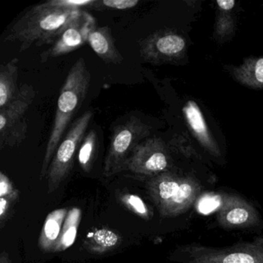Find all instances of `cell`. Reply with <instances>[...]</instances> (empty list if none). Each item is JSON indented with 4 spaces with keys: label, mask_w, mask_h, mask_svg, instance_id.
Returning <instances> with one entry per match:
<instances>
[{
    "label": "cell",
    "mask_w": 263,
    "mask_h": 263,
    "mask_svg": "<svg viewBox=\"0 0 263 263\" xmlns=\"http://www.w3.org/2000/svg\"><path fill=\"white\" fill-rule=\"evenodd\" d=\"M81 11L58 7L51 1L38 4L17 20L5 41L19 43L21 52L28 50L33 45H53Z\"/></svg>",
    "instance_id": "cell-1"
},
{
    "label": "cell",
    "mask_w": 263,
    "mask_h": 263,
    "mask_svg": "<svg viewBox=\"0 0 263 263\" xmlns=\"http://www.w3.org/2000/svg\"><path fill=\"white\" fill-rule=\"evenodd\" d=\"M90 73L84 58L74 63L61 87L56 114L43 160L40 179L47 176L49 167L70 121L82 105L90 87Z\"/></svg>",
    "instance_id": "cell-2"
},
{
    "label": "cell",
    "mask_w": 263,
    "mask_h": 263,
    "mask_svg": "<svg viewBox=\"0 0 263 263\" xmlns=\"http://www.w3.org/2000/svg\"><path fill=\"white\" fill-rule=\"evenodd\" d=\"M93 117L92 110L83 114L72 124L70 130L60 143L47 172V193L52 194L58 190L70 174L77 150L85 137Z\"/></svg>",
    "instance_id": "cell-3"
},
{
    "label": "cell",
    "mask_w": 263,
    "mask_h": 263,
    "mask_svg": "<svg viewBox=\"0 0 263 263\" xmlns=\"http://www.w3.org/2000/svg\"><path fill=\"white\" fill-rule=\"evenodd\" d=\"M149 134L148 126L135 117L117 127L110 137L104 159V175L112 176L124 171V164L135 147L145 140Z\"/></svg>",
    "instance_id": "cell-4"
},
{
    "label": "cell",
    "mask_w": 263,
    "mask_h": 263,
    "mask_svg": "<svg viewBox=\"0 0 263 263\" xmlns=\"http://www.w3.org/2000/svg\"><path fill=\"white\" fill-rule=\"evenodd\" d=\"M36 92L30 84H23L16 96L4 108L0 109V147H14L27 137L26 114L36 98Z\"/></svg>",
    "instance_id": "cell-5"
},
{
    "label": "cell",
    "mask_w": 263,
    "mask_h": 263,
    "mask_svg": "<svg viewBox=\"0 0 263 263\" xmlns=\"http://www.w3.org/2000/svg\"><path fill=\"white\" fill-rule=\"evenodd\" d=\"M168 159L160 140L148 138L141 141L124 164L127 171L141 178H153L167 169Z\"/></svg>",
    "instance_id": "cell-6"
},
{
    "label": "cell",
    "mask_w": 263,
    "mask_h": 263,
    "mask_svg": "<svg viewBox=\"0 0 263 263\" xmlns=\"http://www.w3.org/2000/svg\"><path fill=\"white\" fill-rule=\"evenodd\" d=\"M96 28L95 18L85 11L73 20L64 29L56 42L40 55L42 63L64 56L78 50L88 41L89 35Z\"/></svg>",
    "instance_id": "cell-7"
},
{
    "label": "cell",
    "mask_w": 263,
    "mask_h": 263,
    "mask_svg": "<svg viewBox=\"0 0 263 263\" xmlns=\"http://www.w3.org/2000/svg\"><path fill=\"white\" fill-rule=\"evenodd\" d=\"M185 47L184 39L175 34L152 35L140 43V53L144 61L157 63L181 53Z\"/></svg>",
    "instance_id": "cell-8"
},
{
    "label": "cell",
    "mask_w": 263,
    "mask_h": 263,
    "mask_svg": "<svg viewBox=\"0 0 263 263\" xmlns=\"http://www.w3.org/2000/svg\"><path fill=\"white\" fill-rule=\"evenodd\" d=\"M89 45L97 55L107 64H120L124 61L107 27L95 28L89 35Z\"/></svg>",
    "instance_id": "cell-9"
},
{
    "label": "cell",
    "mask_w": 263,
    "mask_h": 263,
    "mask_svg": "<svg viewBox=\"0 0 263 263\" xmlns=\"http://www.w3.org/2000/svg\"><path fill=\"white\" fill-rule=\"evenodd\" d=\"M68 211L60 209L48 214L43 226L38 245L44 252H54L62 232L63 224Z\"/></svg>",
    "instance_id": "cell-10"
},
{
    "label": "cell",
    "mask_w": 263,
    "mask_h": 263,
    "mask_svg": "<svg viewBox=\"0 0 263 263\" xmlns=\"http://www.w3.org/2000/svg\"><path fill=\"white\" fill-rule=\"evenodd\" d=\"M180 184L181 182L178 179L167 174H161L147 181L149 195L158 210L173 198L179 189Z\"/></svg>",
    "instance_id": "cell-11"
},
{
    "label": "cell",
    "mask_w": 263,
    "mask_h": 263,
    "mask_svg": "<svg viewBox=\"0 0 263 263\" xmlns=\"http://www.w3.org/2000/svg\"><path fill=\"white\" fill-rule=\"evenodd\" d=\"M17 58L0 67V109L8 105L16 96L17 88Z\"/></svg>",
    "instance_id": "cell-12"
},
{
    "label": "cell",
    "mask_w": 263,
    "mask_h": 263,
    "mask_svg": "<svg viewBox=\"0 0 263 263\" xmlns=\"http://www.w3.org/2000/svg\"><path fill=\"white\" fill-rule=\"evenodd\" d=\"M121 242V237L118 232L104 228L89 234L84 246L93 253L103 254L116 249Z\"/></svg>",
    "instance_id": "cell-13"
},
{
    "label": "cell",
    "mask_w": 263,
    "mask_h": 263,
    "mask_svg": "<svg viewBox=\"0 0 263 263\" xmlns=\"http://www.w3.org/2000/svg\"><path fill=\"white\" fill-rule=\"evenodd\" d=\"M195 194V187L190 182L181 181L177 193L159 209L160 215L163 217H171L181 213L190 205Z\"/></svg>",
    "instance_id": "cell-14"
},
{
    "label": "cell",
    "mask_w": 263,
    "mask_h": 263,
    "mask_svg": "<svg viewBox=\"0 0 263 263\" xmlns=\"http://www.w3.org/2000/svg\"><path fill=\"white\" fill-rule=\"evenodd\" d=\"M81 220V211L78 208H73L69 211L63 224L62 232L59 242L54 252H61L70 248L74 243L78 228Z\"/></svg>",
    "instance_id": "cell-15"
},
{
    "label": "cell",
    "mask_w": 263,
    "mask_h": 263,
    "mask_svg": "<svg viewBox=\"0 0 263 263\" xmlns=\"http://www.w3.org/2000/svg\"><path fill=\"white\" fill-rule=\"evenodd\" d=\"M98 135L95 130H90L84 137L78 154V161L83 170L89 172L93 164L97 150Z\"/></svg>",
    "instance_id": "cell-16"
},
{
    "label": "cell",
    "mask_w": 263,
    "mask_h": 263,
    "mask_svg": "<svg viewBox=\"0 0 263 263\" xmlns=\"http://www.w3.org/2000/svg\"><path fill=\"white\" fill-rule=\"evenodd\" d=\"M184 113L192 130L202 141H207V127L198 105L193 101H189L184 107Z\"/></svg>",
    "instance_id": "cell-17"
},
{
    "label": "cell",
    "mask_w": 263,
    "mask_h": 263,
    "mask_svg": "<svg viewBox=\"0 0 263 263\" xmlns=\"http://www.w3.org/2000/svg\"><path fill=\"white\" fill-rule=\"evenodd\" d=\"M221 218L227 226H242L250 221V211L245 206H232L221 213Z\"/></svg>",
    "instance_id": "cell-18"
},
{
    "label": "cell",
    "mask_w": 263,
    "mask_h": 263,
    "mask_svg": "<svg viewBox=\"0 0 263 263\" xmlns=\"http://www.w3.org/2000/svg\"><path fill=\"white\" fill-rule=\"evenodd\" d=\"M121 201L132 212H135L144 220H149L152 217V212H150L143 199L138 195L126 194L121 197Z\"/></svg>",
    "instance_id": "cell-19"
},
{
    "label": "cell",
    "mask_w": 263,
    "mask_h": 263,
    "mask_svg": "<svg viewBox=\"0 0 263 263\" xmlns=\"http://www.w3.org/2000/svg\"><path fill=\"white\" fill-rule=\"evenodd\" d=\"M19 197V191L16 190L8 176L4 172H0V198H7L13 202Z\"/></svg>",
    "instance_id": "cell-20"
},
{
    "label": "cell",
    "mask_w": 263,
    "mask_h": 263,
    "mask_svg": "<svg viewBox=\"0 0 263 263\" xmlns=\"http://www.w3.org/2000/svg\"><path fill=\"white\" fill-rule=\"evenodd\" d=\"M99 3L106 8L121 10L134 8L140 2L139 0H103Z\"/></svg>",
    "instance_id": "cell-21"
},
{
    "label": "cell",
    "mask_w": 263,
    "mask_h": 263,
    "mask_svg": "<svg viewBox=\"0 0 263 263\" xmlns=\"http://www.w3.org/2000/svg\"><path fill=\"white\" fill-rule=\"evenodd\" d=\"M11 202L12 201L7 198H0V224L2 229L7 222Z\"/></svg>",
    "instance_id": "cell-22"
},
{
    "label": "cell",
    "mask_w": 263,
    "mask_h": 263,
    "mask_svg": "<svg viewBox=\"0 0 263 263\" xmlns=\"http://www.w3.org/2000/svg\"><path fill=\"white\" fill-rule=\"evenodd\" d=\"M255 75L258 82L263 83V58H260L257 61L255 67Z\"/></svg>",
    "instance_id": "cell-23"
},
{
    "label": "cell",
    "mask_w": 263,
    "mask_h": 263,
    "mask_svg": "<svg viewBox=\"0 0 263 263\" xmlns=\"http://www.w3.org/2000/svg\"><path fill=\"white\" fill-rule=\"evenodd\" d=\"M217 4L222 10H230L235 6V1L234 0H218Z\"/></svg>",
    "instance_id": "cell-24"
},
{
    "label": "cell",
    "mask_w": 263,
    "mask_h": 263,
    "mask_svg": "<svg viewBox=\"0 0 263 263\" xmlns=\"http://www.w3.org/2000/svg\"><path fill=\"white\" fill-rule=\"evenodd\" d=\"M0 263H11V260L7 252H3L0 255Z\"/></svg>",
    "instance_id": "cell-25"
}]
</instances>
